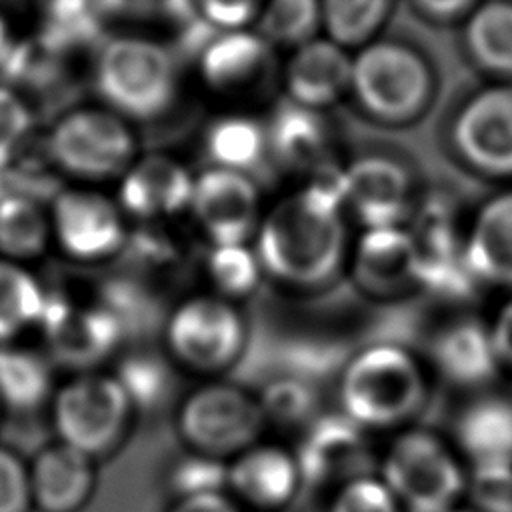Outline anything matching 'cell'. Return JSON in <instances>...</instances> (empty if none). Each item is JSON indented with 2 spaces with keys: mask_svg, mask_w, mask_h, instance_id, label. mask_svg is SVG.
<instances>
[{
  "mask_svg": "<svg viewBox=\"0 0 512 512\" xmlns=\"http://www.w3.org/2000/svg\"><path fill=\"white\" fill-rule=\"evenodd\" d=\"M340 168L328 166L262 214L252 248L264 280L292 294H320L348 268V214Z\"/></svg>",
  "mask_w": 512,
  "mask_h": 512,
  "instance_id": "1",
  "label": "cell"
},
{
  "mask_svg": "<svg viewBox=\"0 0 512 512\" xmlns=\"http://www.w3.org/2000/svg\"><path fill=\"white\" fill-rule=\"evenodd\" d=\"M440 76L432 56L402 36H378L352 54L348 98L368 122L408 128L436 106Z\"/></svg>",
  "mask_w": 512,
  "mask_h": 512,
  "instance_id": "2",
  "label": "cell"
},
{
  "mask_svg": "<svg viewBox=\"0 0 512 512\" xmlns=\"http://www.w3.org/2000/svg\"><path fill=\"white\" fill-rule=\"evenodd\" d=\"M430 392V370L398 342H372L354 352L336 384L338 412L368 434L412 426Z\"/></svg>",
  "mask_w": 512,
  "mask_h": 512,
  "instance_id": "3",
  "label": "cell"
},
{
  "mask_svg": "<svg viewBox=\"0 0 512 512\" xmlns=\"http://www.w3.org/2000/svg\"><path fill=\"white\" fill-rule=\"evenodd\" d=\"M92 88L98 104L130 124L156 122L178 100L176 56L164 42L146 34L106 36L92 60Z\"/></svg>",
  "mask_w": 512,
  "mask_h": 512,
  "instance_id": "4",
  "label": "cell"
},
{
  "mask_svg": "<svg viewBox=\"0 0 512 512\" xmlns=\"http://www.w3.org/2000/svg\"><path fill=\"white\" fill-rule=\"evenodd\" d=\"M376 474L404 512H446L466 496L468 468L450 438L416 424L390 436Z\"/></svg>",
  "mask_w": 512,
  "mask_h": 512,
  "instance_id": "5",
  "label": "cell"
},
{
  "mask_svg": "<svg viewBox=\"0 0 512 512\" xmlns=\"http://www.w3.org/2000/svg\"><path fill=\"white\" fill-rule=\"evenodd\" d=\"M44 152L54 170L84 186L118 182L140 156L134 124L102 104L60 114L46 132Z\"/></svg>",
  "mask_w": 512,
  "mask_h": 512,
  "instance_id": "6",
  "label": "cell"
},
{
  "mask_svg": "<svg viewBox=\"0 0 512 512\" xmlns=\"http://www.w3.org/2000/svg\"><path fill=\"white\" fill-rule=\"evenodd\" d=\"M440 142L460 170L484 180H512V82H490L454 98Z\"/></svg>",
  "mask_w": 512,
  "mask_h": 512,
  "instance_id": "7",
  "label": "cell"
},
{
  "mask_svg": "<svg viewBox=\"0 0 512 512\" xmlns=\"http://www.w3.org/2000/svg\"><path fill=\"white\" fill-rule=\"evenodd\" d=\"M164 354L178 370L214 378L244 354L248 322L238 304L212 292L182 298L162 324Z\"/></svg>",
  "mask_w": 512,
  "mask_h": 512,
  "instance_id": "8",
  "label": "cell"
},
{
  "mask_svg": "<svg viewBox=\"0 0 512 512\" xmlns=\"http://www.w3.org/2000/svg\"><path fill=\"white\" fill-rule=\"evenodd\" d=\"M174 424L186 450L230 460L268 430L256 392L226 380H206L178 402Z\"/></svg>",
  "mask_w": 512,
  "mask_h": 512,
  "instance_id": "9",
  "label": "cell"
},
{
  "mask_svg": "<svg viewBox=\"0 0 512 512\" xmlns=\"http://www.w3.org/2000/svg\"><path fill=\"white\" fill-rule=\"evenodd\" d=\"M134 408L112 374L86 372L54 392L52 420L62 444L98 458L126 438Z\"/></svg>",
  "mask_w": 512,
  "mask_h": 512,
  "instance_id": "10",
  "label": "cell"
},
{
  "mask_svg": "<svg viewBox=\"0 0 512 512\" xmlns=\"http://www.w3.org/2000/svg\"><path fill=\"white\" fill-rule=\"evenodd\" d=\"M348 220L368 228L406 226L422 194L412 164L390 150H368L340 168Z\"/></svg>",
  "mask_w": 512,
  "mask_h": 512,
  "instance_id": "11",
  "label": "cell"
},
{
  "mask_svg": "<svg viewBox=\"0 0 512 512\" xmlns=\"http://www.w3.org/2000/svg\"><path fill=\"white\" fill-rule=\"evenodd\" d=\"M52 246L68 260L100 264L126 250L130 228L114 196L98 186L70 184L48 202Z\"/></svg>",
  "mask_w": 512,
  "mask_h": 512,
  "instance_id": "12",
  "label": "cell"
},
{
  "mask_svg": "<svg viewBox=\"0 0 512 512\" xmlns=\"http://www.w3.org/2000/svg\"><path fill=\"white\" fill-rule=\"evenodd\" d=\"M406 230L414 244L418 290L464 302L482 288L466 264L464 230L458 226L452 202L436 196L420 198Z\"/></svg>",
  "mask_w": 512,
  "mask_h": 512,
  "instance_id": "13",
  "label": "cell"
},
{
  "mask_svg": "<svg viewBox=\"0 0 512 512\" xmlns=\"http://www.w3.org/2000/svg\"><path fill=\"white\" fill-rule=\"evenodd\" d=\"M188 214L208 246L250 244L262 220L254 176L206 166L194 176Z\"/></svg>",
  "mask_w": 512,
  "mask_h": 512,
  "instance_id": "14",
  "label": "cell"
},
{
  "mask_svg": "<svg viewBox=\"0 0 512 512\" xmlns=\"http://www.w3.org/2000/svg\"><path fill=\"white\" fill-rule=\"evenodd\" d=\"M368 432L342 412H320L292 448L302 482L330 492L340 484L374 472V454Z\"/></svg>",
  "mask_w": 512,
  "mask_h": 512,
  "instance_id": "15",
  "label": "cell"
},
{
  "mask_svg": "<svg viewBox=\"0 0 512 512\" xmlns=\"http://www.w3.org/2000/svg\"><path fill=\"white\" fill-rule=\"evenodd\" d=\"M274 48L254 30L212 32L196 50L202 84L216 96L248 98L274 78Z\"/></svg>",
  "mask_w": 512,
  "mask_h": 512,
  "instance_id": "16",
  "label": "cell"
},
{
  "mask_svg": "<svg viewBox=\"0 0 512 512\" xmlns=\"http://www.w3.org/2000/svg\"><path fill=\"white\" fill-rule=\"evenodd\" d=\"M426 366L448 386L488 390L502 372L490 324L470 314L440 322L426 344Z\"/></svg>",
  "mask_w": 512,
  "mask_h": 512,
  "instance_id": "17",
  "label": "cell"
},
{
  "mask_svg": "<svg viewBox=\"0 0 512 512\" xmlns=\"http://www.w3.org/2000/svg\"><path fill=\"white\" fill-rule=\"evenodd\" d=\"M346 272L354 288L372 300H394L418 290L414 244L406 226L362 230L350 246Z\"/></svg>",
  "mask_w": 512,
  "mask_h": 512,
  "instance_id": "18",
  "label": "cell"
},
{
  "mask_svg": "<svg viewBox=\"0 0 512 512\" xmlns=\"http://www.w3.org/2000/svg\"><path fill=\"white\" fill-rule=\"evenodd\" d=\"M304 486L292 448L276 442H256L228 460L226 492L244 510L278 512Z\"/></svg>",
  "mask_w": 512,
  "mask_h": 512,
  "instance_id": "19",
  "label": "cell"
},
{
  "mask_svg": "<svg viewBox=\"0 0 512 512\" xmlns=\"http://www.w3.org/2000/svg\"><path fill=\"white\" fill-rule=\"evenodd\" d=\"M192 186L194 176L180 160L154 152L134 160L118 180L114 198L126 218L156 224L188 212Z\"/></svg>",
  "mask_w": 512,
  "mask_h": 512,
  "instance_id": "20",
  "label": "cell"
},
{
  "mask_svg": "<svg viewBox=\"0 0 512 512\" xmlns=\"http://www.w3.org/2000/svg\"><path fill=\"white\" fill-rule=\"evenodd\" d=\"M38 328L62 358L84 366L116 354L128 338L118 318L100 302L76 306L52 294Z\"/></svg>",
  "mask_w": 512,
  "mask_h": 512,
  "instance_id": "21",
  "label": "cell"
},
{
  "mask_svg": "<svg viewBox=\"0 0 512 512\" xmlns=\"http://www.w3.org/2000/svg\"><path fill=\"white\" fill-rule=\"evenodd\" d=\"M270 162L308 176L334 164L336 132L326 112L282 98L266 120Z\"/></svg>",
  "mask_w": 512,
  "mask_h": 512,
  "instance_id": "22",
  "label": "cell"
},
{
  "mask_svg": "<svg viewBox=\"0 0 512 512\" xmlns=\"http://www.w3.org/2000/svg\"><path fill=\"white\" fill-rule=\"evenodd\" d=\"M450 442L468 470L512 466V396L472 394L452 422Z\"/></svg>",
  "mask_w": 512,
  "mask_h": 512,
  "instance_id": "23",
  "label": "cell"
},
{
  "mask_svg": "<svg viewBox=\"0 0 512 512\" xmlns=\"http://www.w3.org/2000/svg\"><path fill=\"white\" fill-rule=\"evenodd\" d=\"M352 54L330 38L314 40L292 50L282 68L284 98L320 112L348 98Z\"/></svg>",
  "mask_w": 512,
  "mask_h": 512,
  "instance_id": "24",
  "label": "cell"
},
{
  "mask_svg": "<svg viewBox=\"0 0 512 512\" xmlns=\"http://www.w3.org/2000/svg\"><path fill=\"white\" fill-rule=\"evenodd\" d=\"M464 254L480 286L512 290V188L478 206L464 230Z\"/></svg>",
  "mask_w": 512,
  "mask_h": 512,
  "instance_id": "25",
  "label": "cell"
},
{
  "mask_svg": "<svg viewBox=\"0 0 512 512\" xmlns=\"http://www.w3.org/2000/svg\"><path fill=\"white\" fill-rule=\"evenodd\" d=\"M28 470L32 504L40 512H76L96 484L94 460L62 442L44 448Z\"/></svg>",
  "mask_w": 512,
  "mask_h": 512,
  "instance_id": "26",
  "label": "cell"
},
{
  "mask_svg": "<svg viewBox=\"0 0 512 512\" xmlns=\"http://www.w3.org/2000/svg\"><path fill=\"white\" fill-rule=\"evenodd\" d=\"M460 48L478 72L512 82V0H480L460 24Z\"/></svg>",
  "mask_w": 512,
  "mask_h": 512,
  "instance_id": "27",
  "label": "cell"
},
{
  "mask_svg": "<svg viewBox=\"0 0 512 512\" xmlns=\"http://www.w3.org/2000/svg\"><path fill=\"white\" fill-rule=\"evenodd\" d=\"M202 150L210 168L254 176L270 164L266 120L242 112L222 114L206 126Z\"/></svg>",
  "mask_w": 512,
  "mask_h": 512,
  "instance_id": "28",
  "label": "cell"
},
{
  "mask_svg": "<svg viewBox=\"0 0 512 512\" xmlns=\"http://www.w3.org/2000/svg\"><path fill=\"white\" fill-rule=\"evenodd\" d=\"M52 248L48 204L30 192L0 194V256L32 264Z\"/></svg>",
  "mask_w": 512,
  "mask_h": 512,
  "instance_id": "29",
  "label": "cell"
},
{
  "mask_svg": "<svg viewBox=\"0 0 512 512\" xmlns=\"http://www.w3.org/2000/svg\"><path fill=\"white\" fill-rule=\"evenodd\" d=\"M110 14L102 0H40L38 34L60 54L98 46Z\"/></svg>",
  "mask_w": 512,
  "mask_h": 512,
  "instance_id": "30",
  "label": "cell"
},
{
  "mask_svg": "<svg viewBox=\"0 0 512 512\" xmlns=\"http://www.w3.org/2000/svg\"><path fill=\"white\" fill-rule=\"evenodd\" d=\"M50 292L28 264L0 256V344L38 328Z\"/></svg>",
  "mask_w": 512,
  "mask_h": 512,
  "instance_id": "31",
  "label": "cell"
},
{
  "mask_svg": "<svg viewBox=\"0 0 512 512\" xmlns=\"http://www.w3.org/2000/svg\"><path fill=\"white\" fill-rule=\"evenodd\" d=\"M176 370L164 350H132L120 356L112 376L134 412H154L170 400L176 386Z\"/></svg>",
  "mask_w": 512,
  "mask_h": 512,
  "instance_id": "32",
  "label": "cell"
},
{
  "mask_svg": "<svg viewBox=\"0 0 512 512\" xmlns=\"http://www.w3.org/2000/svg\"><path fill=\"white\" fill-rule=\"evenodd\" d=\"M52 396V370L44 356L12 344H0V400L16 410L30 412Z\"/></svg>",
  "mask_w": 512,
  "mask_h": 512,
  "instance_id": "33",
  "label": "cell"
},
{
  "mask_svg": "<svg viewBox=\"0 0 512 512\" xmlns=\"http://www.w3.org/2000/svg\"><path fill=\"white\" fill-rule=\"evenodd\" d=\"M204 276L212 294L234 304L250 298L264 284L262 266L252 244L208 246L204 256Z\"/></svg>",
  "mask_w": 512,
  "mask_h": 512,
  "instance_id": "34",
  "label": "cell"
},
{
  "mask_svg": "<svg viewBox=\"0 0 512 512\" xmlns=\"http://www.w3.org/2000/svg\"><path fill=\"white\" fill-rule=\"evenodd\" d=\"M394 0H320L326 38L346 50H358L380 36Z\"/></svg>",
  "mask_w": 512,
  "mask_h": 512,
  "instance_id": "35",
  "label": "cell"
},
{
  "mask_svg": "<svg viewBox=\"0 0 512 512\" xmlns=\"http://www.w3.org/2000/svg\"><path fill=\"white\" fill-rule=\"evenodd\" d=\"M322 28L320 0H264L254 30L272 48H298Z\"/></svg>",
  "mask_w": 512,
  "mask_h": 512,
  "instance_id": "36",
  "label": "cell"
},
{
  "mask_svg": "<svg viewBox=\"0 0 512 512\" xmlns=\"http://www.w3.org/2000/svg\"><path fill=\"white\" fill-rule=\"evenodd\" d=\"M266 426L298 430L322 412L316 388L298 376H276L256 392Z\"/></svg>",
  "mask_w": 512,
  "mask_h": 512,
  "instance_id": "37",
  "label": "cell"
},
{
  "mask_svg": "<svg viewBox=\"0 0 512 512\" xmlns=\"http://www.w3.org/2000/svg\"><path fill=\"white\" fill-rule=\"evenodd\" d=\"M228 462L186 450L170 468L168 486L174 498L226 492Z\"/></svg>",
  "mask_w": 512,
  "mask_h": 512,
  "instance_id": "38",
  "label": "cell"
},
{
  "mask_svg": "<svg viewBox=\"0 0 512 512\" xmlns=\"http://www.w3.org/2000/svg\"><path fill=\"white\" fill-rule=\"evenodd\" d=\"M34 130V110L12 84L0 82V172L20 156Z\"/></svg>",
  "mask_w": 512,
  "mask_h": 512,
  "instance_id": "39",
  "label": "cell"
},
{
  "mask_svg": "<svg viewBox=\"0 0 512 512\" xmlns=\"http://www.w3.org/2000/svg\"><path fill=\"white\" fill-rule=\"evenodd\" d=\"M326 512H404L384 480L372 472L352 478L330 492Z\"/></svg>",
  "mask_w": 512,
  "mask_h": 512,
  "instance_id": "40",
  "label": "cell"
},
{
  "mask_svg": "<svg viewBox=\"0 0 512 512\" xmlns=\"http://www.w3.org/2000/svg\"><path fill=\"white\" fill-rule=\"evenodd\" d=\"M466 498L474 512H512V466L468 470Z\"/></svg>",
  "mask_w": 512,
  "mask_h": 512,
  "instance_id": "41",
  "label": "cell"
},
{
  "mask_svg": "<svg viewBox=\"0 0 512 512\" xmlns=\"http://www.w3.org/2000/svg\"><path fill=\"white\" fill-rule=\"evenodd\" d=\"M264 0H192L198 20L212 32L254 28Z\"/></svg>",
  "mask_w": 512,
  "mask_h": 512,
  "instance_id": "42",
  "label": "cell"
},
{
  "mask_svg": "<svg viewBox=\"0 0 512 512\" xmlns=\"http://www.w3.org/2000/svg\"><path fill=\"white\" fill-rule=\"evenodd\" d=\"M110 18L128 20H170L180 26L192 28L190 20H198L192 0H102ZM198 24V22H194Z\"/></svg>",
  "mask_w": 512,
  "mask_h": 512,
  "instance_id": "43",
  "label": "cell"
},
{
  "mask_svg": "<svg viewBox=\"0 0 512 512\" xmlns=\"http://www.w3.org/2000/svg\"><path fill=\"white\" fill-rule=\"evenodd\" d=\"M30 506V470L12 450L0 446V512H28Z\"/></svg>",
  "mask_w": 512,
  "mask_h": 512,
  "instance_id": "44",
  "label": "cell"
},
{
  "mask_svg": "<svg viewBox=\"0 0 512 512\" xmlns=\"http://www.w3.org/2000/svg\"><path fill=\"white\" fill-rule=\"evenodd\" d=\"M414 14L430 26L462 24L480 0H408Z\"/></svg>",
  "mask_w": 512,
  "mask_h": 512,
  "instance_id": "45",
  "label": "cell"
},
{
  "mask_svg": "<svg viewBox=\"0 0 512 512\" xmlns=\"http://www.w3.org/2000/svg\"><path fill=\"white\" fill-rule=\"evenodd\" d=\"M488 324L502 372H512V298L496 310Z\"/></svg>",
  "mask_w": 512,
  "mask_h": 512,
  "instance_id": "46",
  "label": "cell"
},
{
  "mask_svg": "<svg viewBox=\"0 0 512 512\" xmlns=\"http://www.w3.org/2000/svg\"><path fill=\"white\" fill-rule=\"evenodd\" d=\"M166 512H246L228 492L174 498Z\"/></svg>",
  "mask_w": 512,
  "mask_h": 512,
  "instance_id": "47",
  "label": "cell"
},
{
  "mask_svg": "<svg viewBox=\"0 0 512 512\" xmlns=\"http://www.w3.org/2000/svg\"><path fill=\"white\" fill-rule=\"evenodd\" d=\"M22 40L16 34V28L12 24V20L0 10V72L4 74L12 62V58L16 56L18 48H20Z\"/></svg>",
  "mask_w": 512,
  "mask_h": 512,
  "instance_id": "48",
  "label": "cell"
},
{
  "mask_svg": "<svg viewBox=\"0 0 512 512\" xmlns=\"http://www.w3.org/2000/svg\"><path fill=\"white\" fill-rule=\"evenodd\" d=\"M446 512H474V510L468 508V506H456V508H450V510H446Z\"/></svg>",
  "mask_w": 512,
  "mask_h": 512,
  "instance_id": "49",
  "label": "cell"
}]
</instances>
